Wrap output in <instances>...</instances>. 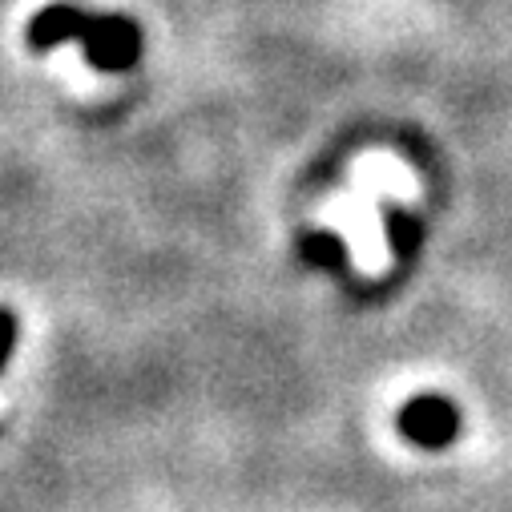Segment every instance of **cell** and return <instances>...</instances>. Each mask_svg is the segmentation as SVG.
Here are the masks:
<instances>
[{
  "label": "cell",
  "instance_id": "3",
  "mask_svg": "<svg viewBox=\"0 0 512 512\" xmlns=\"http://www.w3.org/2000/svg\"><path fill=\"white\" fill-rule=\"evenodd\" d=\"M13 347H17V315L9 307H0V367L13 359Z\"/></svg>",
  "mask_w": 512,
  "mask_h": 512
},
{
  "label": "cell",
  "instance_id": "2",
  "mask_svg": "<svg viewBox=\"0 0 512 512\" xmlns=\"http://www.w3.org/2000/svg\"><path fill=\"white\" fill-rule=\"evenodd\" d=\"M400 432L416 444H428V448H440L452 432H456V416L444 400H412L400 416Z\"/></svg>",
  "mask_w": 512,
  "mask_h": 512
},
{
  "label": "cell",
  "instance_id": "1",
  "mask_svg": "<svg viewBox=\"0 0 512 512\" xmlns=\"http://www.w3.org/2000/svg\"><path fill=\"white\" fill-rule=\"evenodd\" d=\"M61 41H81L85 45V57L93 69H105V73H117V69H130L142 53V37L130 21L121 17H85L77 9H45L41 17H33V29H29V45L33 49H53Z\"/></svg>",
  "mask_w": 512,
  "mask_h": 512
}]
</instances>
